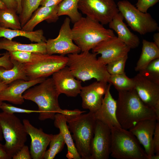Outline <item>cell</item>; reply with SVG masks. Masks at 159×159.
I'll use <instances>...</instances> for the list:
<instances>
[{"label": "cell", "mask_w": 159, "mask_h": 159, "mask_svg": "<svg viewBox=\"0 0 159 159\" xmlns=\"http://www.w3.org/2000/svg\"><path fill=\"white\" fill-rule=\"evenodd\" d=\"M37 86L29 88L23 94L24 100H30L37 105L39 119L41 121L48 119L54 120L57 113L65 115H78L81 111L63 110L60 107L58 97L61 94L57 89L52 78H46Z\"/></svg>", "instance_id": "obj_1"}, {"label": "cell", "mask_w": 159, "mask_h": 159, "mask_svg": "<svg viewBox=\"0 0 159 159\" xmlns=\"http://www.w3.org/2000/svg\"><path fill=\"white\" fill-rule=\"evenodd\" d=\"M118 92L116 115L121 127L129 130L144 120L155 119L159 121V117L155 110L141 100L135 88Z\"/></svg>", "instance_id": "obj_2"}, {"label": "cell", "mask_w": 159, "mask_h": 159, "mask_svg": "<svg viewBox=\"0 0 159 159\" xmlns=\"http://www.w3.org/2000/svg\"><path fill=\"white\" fill-rule=\"evenodd\" d=\"M97 55L89 51L67 54V66L75 77L81 81L94 78L97 81L108 82L110 75L106 65L98 60Z\"/></svg>", "instance_id": "obj_3"}, {"label": "cell", "mask_w": 159, "mask_h": 159, "mask_svg": "<svg viewBox=\"0 0 159 159\" xmlns=\"http://www.w3.org/2000/svg\"><path fill=\"white\" fill-rule=\"evenodd\" d=\"M74 24L73 40L82 52L89 51L102 41L115 36L113 30L87 16L82 17Z\"/></svg>", "instance_id": "obj_4"}, {"label": "cell", "mask_w": 159, "mask_h": 159, "mask_svg": "<svg viewBox=\"0 0 159 159\" xmlns=\"http://www.w3.org/2000/svg\"><path fill=\"white\" fill-rule=\"evenodd\" d=\"M69 129L82 159H91V146L96 120L92 112L65 115Z\"/></svg>", "instance_id": "obj_5"}, {"label": "cell", "mask_w": 159, "mask_h": 159, "mask_svg": "<svg viewBox=\"0 0 159 159\" xmlns=\"http://www.w3.org/2000/svg\"><path fill=\"white\" fill-rule=\"evenodd\" d=\"M111 130L112 157L117 159H148L141 144L129 130L114 126Z\"/></svg>", "instance_id": "obj_6"}, {"label": "cell", "mask_w": 159, "mask_h": 159, "mask_svg": "<svg viewBox=\"0 0 159 159\" xmlns=\"http://www.w3.org/2000/svg\"><path fill=\"white\" fill-rule=\"evenodd\" d=\"M0 125L5 141L4 147L12 158L25 145L27 134L23 122L14 114L0 113Z\"/></svg>", "instance_id": "obj_7"}, {"label": "cell", "mask_w": 159, "mask_h": 159, "mask_svg": "<svg viewBox=\"0 0 159 159\" xmlns=\"http://www.w3.org/2000/svg\"><path fill=\"white\" fill-rule=\"evenodd\" d=\"M117 4L119 12L134 31L145 35L159 29L158 23L149 13L140 11L127 0L119 1Z\"/></svg>", "instance_id": "obj_8"}, {"label": "cell", "mask_w": 159, "mask_h": 159, "mask_svg": "<svg viewBox=\"0 0 159 159\" xmlns=\"http://www.w3.org/2000/svg\"><path fill=\"white\" fill-rule=\"evenodd\" d=\"M67 56L38 53L34 62L24 64L29 80L46 78L67 66Z\"/></svg>", "instance_id": "obj_9"}, {"label": "cell", "mask_w": 159, "mask_h": 159, "mask_svg": "<svg viewBox=\"0 0 159 159\" xmlns=\"http://www.w3.org/2000/svg\"><path fill=\"white\" fill-rule=\"evenodd\" d=\"M78 8L86 16L103 25L108 24L119 12L114 0H79Z\"/></svg>", "instance_id": "obj_10"}, {"label": "cell", "mask_w": 159, "mask_h": 159, "mask_svg": "<svg viewBox=\"0 0 159 159\" xmlns=\"http://www.w3.org/2000/svg\"><path fill=\"white\" fill-rule=\"evenodd\" d=\"M71 20L68 17L64 19L60 29L58 36L53 39H49L46 42L47 54L49 55L58 54L64 56L66 54L79 53L80 48L74 42Z\"/></svg>", "instance_id": "obj_11"}, {"label": "cell", "mask_w": 159, "mask_h": 159, "mask_svg": "<svg viewBox=\"0 0 159 159\" xmlns=\"http://www.w3.org/2000/svg\"><path fill=\"white\" fill-rule=\"evenodd\" d=\"M130 48L115 36L99 43L92 52L100 54L98 60L106 65L109 63L128 55Z\"/></svg>", "instance_id": "obj_12"}, {"label": "cell", "mask_w": 159, "mask_h": 159, "mask_svg": "<svg viewBox=\"0 0 159 159\" xmlns=\"http://www.w3.org/2000/svg\"><path fill=\"white\" fill-rule=\"evenodd\" d=\"M111 128L102 122L96 120L91 146V159H108L110 153Z\"/></svg>", "instance_id": "obj_13"}, {"label": "cell", "mask_w": 159, "mask_h": 159, "mask_svg": "<svg viewBox=\"0 0 159 159\" xmlns=\"http://www.w3.org/2000/svg\"><path fill=\"white\" fill-rule=\"evenodd\" d=\"M135 89L141 100L153 109L159 117V84L138 73L133 78Z\"/></svg>", "instance_id": "obj_14"}, {"label": "cell", "mask_w": 159, "mask_h": 159, "mask_svg": "<svg viewBox=\"0 0 159 159\" xmlns=\"http://www.w3.org/2000/svg\"><path fill=\"white\" fill-rule=\"evenodd\" d=\"M107 83L97 81L82 87L80 94L83 109L94 113L100 108L108 86Z\"/></svg>", "instance_id": "obj_15"}, {"label": "cell", "mask_w": 159, "mask_h": 159, "mask_svg": "<svg viewBox=\"0 0 159 159\" xmlns=\"http://www.w3.org/2000/svg\"><path fill=\"white\" fill-rule=\"evenodd\" d=\"M23 123L31 138L30 153L33 159H43L53 135L44 132L42 128L34 126L29 121L24 119Z\"/></svg>", "instance_id": "obj_16"}, {"label": "cell", "mask_w": 159, "mask_h": 159, "mask_svg": "<svg viewBox=\"0 0 159 159\" xmlns=\"http://www.w3.org/2000/svg\"><path fill=\"white\" fill-rule=\"evenodd\" d=\"M52 78L61 94L72 97L80 94L82 87V81L75 77L67 66L54 73Z\"/></svg>", "instance_id": "obj_17"}, {"label": "cell", "mask_w": 159, "mask_h": 159, "mask_svg": "<svg viewBox=\"0 0 159 159\" xmlns=\"http://www.w3.org/2000/svg\"><path fill=\"white\" fill-rule=\"evenodd\" d=\"M157 121L155 119L144 120L129 130L144 147L148 159L155 154L153 138Z\"/></svg>", "instance_id": "obj_18"}, {"label": "cell", "mask_w": 159, "mask_h": 159, "mask_svg": "<svg viewBox=\"0 0 159 159\" xmlns=\"http://www.w3.org/2000/svg\"><path fill=\"white\" fill-rule=\"evenodd\" d=\"M46 78H40L25 81L18 80L10 84L0 92V101H7L16 105H21L24 102V92L31 87L38 84Z\"/></svg>", "instance_id": "obj_19"}, {"label": "cell", "mask_w": 159, "mask_h": 159, "mask_svg": "<svg viewBox=\"0 0 159 159\" xmlns=\"http://www.w3.org/2000/svg\"><path fill=\"white\" fill-rule=\"evenodd\" d=\"M111 85L109 83L100 108L93 113L96 120L100 121L110 128L114 126L121 127L117 118V101L113 97L110 91Z\"/></svg>", "instance_id": "obj_20"}, {"label": "cell", "mask_w": 159, "mask_h": 159, "mask_svg": "<svg viewBox=\"0 0 159 159\" xmlns=\"http://www.w3.org/2000/svg\"><path fill=\"white\" fill-rule=\"evenodd\" d=\"M124 19L119 12L109 22V28L117 33L119 39L130 49L138 47L140 44L139 38L132 32L124 22Z\"/></svg>", "instance_id": "obj_21"}, {"label": "cell", "mask_w": 159, "mask_h": 159, "mask_svg": "<svg viewBox=\"0 0 159 159\" xmlns=\"http://www.w3.org/2000/svg\"><path fill=\"white\" fill-rule=\"evenodd\" d=\"M58 5L51 7L41 6L33 13L30 19L22 27V29L32 31L39 23L45 20L48 23L56 22L59 19Z\"/></svg>", "instance_id": "obj_22"}, {"label": "cell", "mask_w": 159, "mask_h": 159, "mask_svg": "<svg viewBox=\"0 0 159 159\" xmlns=\"http://www.w3.org/2000/svg\"><path fill=\"white\" fill-rule=\"evenodd\" d=\"M54 124L62 134L67 147L66 157L69 159H82L76 148L72 135L67 124L64 115L57 113L54 116Z\"/></svg>", "instance_id": "obj_23"}, {"label": "cell", "mask_w": 159, "mask_h": 159, "mask_svg": "<svg viewBox=\"0 0 159 159\" xmlns=\"http://www.w3.org/2000/svg\"><path fill=\"white\" fill-rule=\"evenodd\" d=\"M8 52L24 51L47 54L46 42L23 44L4 38L0 41V49Z\"/></svg>", "instance_id": "obj_24"}, {"label": "cell", "mask_w": 159, "mask_h": 159, "mask_svg": "<svg viewBox=\"0 0 159 159\" xmlns=\"http://www.w3.org/2000/svg\"><path fill=\"white\" fill-rule=\"evenodd\" d=\"M22 37L29 39L31 42L36 43L46 42L47 39L41 29L27 31L22 29H12L0 26V37H3L9 40L17 37Z\"/></svg>", "instance_id": "obj_25"}, {"label": "cell", "mask_w": 159, "mask_h": 159, "mask_svg": "<svg viewBox=\"0 0 159 159\" xmlns=\"http://www.w3.org/2000/svg\"><path fill=\"white\" fill-rule=\"evenodd\" d=\"M142 51L135 68L139 72L144 69L153 60L159 58V48L153 42L143 39Z\"/></svg>", "instance_id": "obj_26"}, {"label": "cell", "mask_w": 159, "mask_h": 159, "mask_svg": "<svg viewBox=\"0 0 159 159\" xmlns=\"http://www.w3.org/2000/svg\"><path fill=\"white\" fill-rule=\"evenodd\" d=\"M11 60L13 65L11 69H6L0 67V80L7 85L18 80H29L24 64L13 59Z\"/></svg>", "instance_id": "obj_27"}, {"label": "cell", "mask_w": 159, "mask_h": 159, "mask_svg": "<svg viewBox=\"0 0 159 159\" xmlns=\"http://www.w3.org/2000/svg\"><path fill=\"white\" fill-rule=\"evenodd\" d=\"M79 0H63L58 5L57 15L58 16L67 15L72 23L79 20L82 16L78 11Z\"/></svg>", "instance_id": "obj_28"}, {"label": "cell", "mask_w": 159, "mask_h": 159, "mask_svg": "<svg viewBox=\"0 0 159 159\" xmlns=\"http://www.w3.org/2000/svg\"><path fill=\"white\" fill-rule=\"evenodd\" d=\"M16 9L6 8L0 10V26L12 29H21Z\"/></svg>", "instance_id": "obj_29"}, {"label": "cell", "mask_w": 159, "mask_h": 159, "mask_svg": "<svg viewBox=\"0 0 159 159\" xmlns=\"http://www.w3.org/2000/svg\"><path fill=\"white\" fill-rule=\"evenodd\" d=\"M108 82L113 85L118 91L130 90L135 88V82L133 78H129L125 72L110 75Z\"/></svg>", "instance_id": "obj_30"}, {"label": "cell", "mask_w": 159, "mask_h": 159, "mask_svg": "<svg viewBox=\"0 0 159 159\" xmlns=\"http://www.w3.org/2000/svg\"><path fill=\"white\" fill-rule=\"evenodd\" d=\"M43 0H22V11L19 18L22 27L39 8Z\"/></svg>", "instance_id": "obj_31"}, {"label": "cell", "mask_w": 159, "mask_h": 159, "mask_svg": "<svg viewBox=\"0 0 159 159\" xmlns=\"http://www.w3.org/2000/svg\"><path fill=\"white\" fill-rule=\"evenodd\" d=\"M65 144L61 133L53 135L49 143V148L45 151L43 159H53L62 150Z\"/></svg>", "instance_id": "obj_32"}, {"label": "cell", "mask_w": 159, "mask_h": 159, "mask_svg": "<svg viewBox=\"0 0 159 159\" xmlns=\"http://www.w3.org/2000/svg\"><path fill=\"white\" fill-rule=\"evenodd\" d=\"M139 73L151 81L159 84V58L152 61Z\"/></svg>", "instance_id": "obj_33"}, {"label": "cell", "mask_w": 159, "mask_h": 159, "mask_svg": "<svg viewBox=\"0 0 159 159\" xmlns=\"http://www.w3.org/2000/svg\"><path fill=\"white\" fill-rule=\"evenodd\" d=\"M11 59L15 60L22 64L32 62L37 57V53L24 51L9 52Z\"/></svg>", "instance_id": "obj_34"}, {"label": "cell", "mask_w": 159, "mask_h": 159, "mask_svg": "<svg viewBox=\"0 0 159 159\" xmlns=\"http://www.w3.org/2000/svg\"><path fill=\"white\" fill-rule=\"evenodd\" d=\"M127 58L128 55L107 64L106 68L108 73L110 75H115L125 72V65Z\"/></svg>", "instance_id": "obj_35"}, {"label": "cell", "mask_w": 159, "mask_h": 159, "mask_svg": "<svg viewBox=\"0 0 159 159\" xmlns=\"http://www.w3.org/2000/svg\"><path fill=\"white\" fill-rule=\"evenodd\" d=\"M0 109L3 112L8 113H25L30 114L34 113H39L38 110H33L15 107L11 105L2 102L0 106Z\"/></svg>", "instance_id": "obj_36"}, {"label": "cell", "mask_w": 159, "mask_h": 159, "mask_svg": "<svg viewBox=\"0 0 159 159\" xmlns=\"http://www.w3.org/2000/svg\"><path fill=\"white\" fill-rule=\"evenodd\" d=\"M159 0H137L136 7L140 11L147 12L148 9L158 3Z\"/></svg>", "instance_id": "obj_37"}, {"label": "cell", "mask_w": 159, "mask_h": 159, "mask_svg": "<svg viewBox=\"0 0 159 159\" xmlns=\"http://www.w3.org/2000/svg\"><path fill=\"white\" fill-rule=\"evenodd\" d=\"M13 159H31L32 158L28 147L25 145L12 158Z\"/></svg>", "instance_id": "obj_38"}, {"label": "cell", "mask_w": 159, "mask_h": 159, "mask_svg": "<svg viewBox=\"0 0 159 159\" xmlns=\"http://www.w3.org/2000/svg\"><path fill=\"white\" fill-rule=\"evenodd\" d=\"M10 54L7 51L0 57V67L6 69H9L13 67Z\"/></svg>", "instance_id": "obj_39"}, {"label": "cell", "mask_w": 159, "mask_h": 159, "mask_svg": "<svg viewBox=\"0 0 159 159\" xmlns=\"http://www.w3.org/2000/svg\"><path fill=\"white\" fill-rule=\"evenodd\" d=\"M153 146L154 153L159 155V123L157 122L153 138Z\"/></svg>", "instance_id": "obj_40"}, {"label": "cell", "mask_w": 159, "mask_h": 159, "mask_svg": "<svg viewBox=\"0 0 159 159\" xmlns=\"http://www.w3.org/2000/svg\"><path fill=\"white\" fill-rule=\"evenodd\" d=\"M63 0H43L40 5L42 6L51 7L58 5Z\"/></svg>", "instance_id": "obj_41"}, {"label": "cell", "mask_w": 159, "mask_h": 159, "mask_svg": "<svg viewBox=\"0 0 159 159\" xmlns=\"http://www.w3.org/2000/svg\"><path fill=\"white\" fill-rule=\"evenodd\" d=\"M12 158L6 152L4 145L0 143V159H10Z\"/></svg>", "instance_id": "obj_42"}, {"label": "cell", "mask_w": 159, "mask_h": 159, "mask_svg": "<svg viewBox=\"0 0 159 159\" xmlns=\"http://www.w3.org/2000/svg\"><path fill=\"white\" fill-rule=\"evenodd\" d=\"M8 8H12L16 10L17 5L15 0H1Z\"/></svg>", "instance_id": "obj_43"}, {"label": "cell", "mask_w": 159, "mask_h": 159, "mask_svg": "<svg viewBox=\"0 0 159 159\" xmlns=\"http://www.w3.org/2000/svg\"><path fill=\"white\" fill-rule=\"evenodd\" d=\"M16 1L17 5L16 13L17 14H20L22 11V0H15Z\"/></svg>", "instance_id": "obj_44"}, {"label": "cell", "mask_w": 159, "mask_h": 159, "mask_svg": "<svg viewBox=\"0 0 159 159\" xmlns=\"http://www.w3.org/2000/svg\"><path fill=\"white\" fill-rule=\"evenodd\" d=\"M153 42L159 48V33H156L153 36Z\"/></svg>", "instance_id": "obj_45"}, {"label": "cell", "mask_w": 159, "mask_h": 159, "mask_svg": "<svg viewBox=\"0 0 159 159\" xmlns=\"http://www.w3.org/2000/svg\"><path fill=\"white\" fill-rule=\"evenodd\" d=\"M8 85L0 80V92L4 89Z\"/></svg>", "instance_id": "obj_46"}, {"label": "cell", "mask_w": 159, "mask_h": 159, "mask_svg": "<svg viewBox=\"0 0 159 159\" xmlns=\"http://www.w3.org/2000/svg\"><path fill=\"white\" fill-rule=\"evenodd\" d=\"M7 8L3 2L0 0V10L6 9Z\"/></svg>", "instance_id": "obj_47"}, {"label": "cell", "mask_w": 159, "mask_h": 159, "mask_svg": "<svg viewBox=\"0 0 159 159\" xmlns=\"http://www.w3.org/2000/svg\"><path fill=\"white\" fill-rule=\"evenodd\" d=\"M159 155L154 154L150 158V159H159Z\"/></svg>", "instance_id": "obj_48"}, {"label": "cell", "mask_w": 159, "mask_h": 159, "mask_svg": "<svg viewBox=\"0 0 159 159\" xmlns=\"http://www.w3.org/2000/svg\"><path fill=\"white\" fill-rule=\"evenodd\" d=\"M3 137L2 130L0 125V141H1L3 140Z\"/></svg>", "instance_id": "obj_49"}, {"label": "cell", "mask_w": 159, "mask_h": 159, "mask_svg": "<svg viewBox=\"0 0 159 159\" xmlns=\"http://www.w3.org/2000/svg\"><path fill=\"white\" fill-rule=\"evenodd\" d=\"M2 102H3L0 101V106L1 105V104L2 103Z\"/></svg>", "instance_id": "obj_50"}, {"label": "cell", "mask_w": 159, "mask_h": 159, "mask_svg": "<svg viewBox=\"0 0 159 159\" xmlns=\"http://www.w3.org/2000/svg\"><path fill=\"white\" fill-rule=\"evenodd\" d=\"M4 54V53H3V54L0 53V56H1L2 55Z\"/></svg>", "instance_id": "obj_51"}]
</instances>
